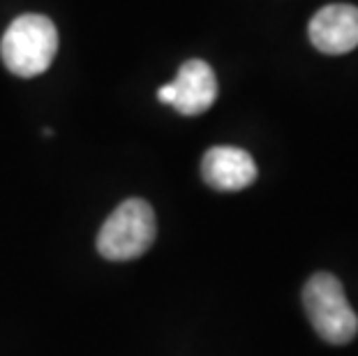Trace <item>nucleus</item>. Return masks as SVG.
I'll return each mask as SVG.
<instances>
[{"label": "nucleus", "instance_id": "nucleus-1", "mask_svg": "<svg viewBox=\"0 0 358 356\" xmlns=\"http://www.w3.org/2000/svg\"><path fill=\"white\" fill-rule=\"evenodd\" d=\"M58 51V30L44 14H21L0 40L5 67L17 77H37L47 72Z\"/></svg>", "mask_w": 358, "mask_h": 356}, {"label": "nucleus", "instance_id": "nucleus-2", "mask_svg": "<svg viewBox=\"0 0 358 356\" xmlns=\"http://www.w3.org/2000/svg\"><path fill=\"white\" fill-rule=\"evenodd\" d=\"M303 308L312 329L331 345L352 343L358 333V317L349 306L345 287L331 273H315L303 290Z\"/></svg>", "mask_w": 358, "mask_h": 356}, {"label": "nucleus", "instance_id": "nucleus-3", "mask_svg": "<svg viewBox=\"0 0 358 356\" xmlns=\"http://www.w3.org/2000/svg\"><path fill=\"white\" fill-rule=\"evenodd\" d=\"M157 222L148 201L127 199L104 220L97 252L109 262H129L146 255L155 241Z\"/></svg>", "mask_w": 358, "mask_h": 356}, {"label": "nucleus", "instance_id": "nucleus-4", "mask_svg": "<svg viewBox=\"0 0 358 356\" xmlns=\"http://www.w3.org/2000/svg\"><path fill=\"white\" fill-rule=\"evenodd\" d=\"M217 97V79L206 60L192 58L178 67L176 79L157 90V100L171 104L182 116H199L208 111Z\"/></svg>", "mask_w": 358, "mask_h": 356}, {"label": "nucleus", "instance_id": "nucleus-5", "mask_svg": "<svg viewBox=\"0 0 358 356\" xmlns=\"http://www.w3.org/2000/svg\"><path fill=\"white\" fill-rule=\"evenodd\" d=\"M310 42L329 56L349 54L358 47V7L326 5L310 21Z\"/></svg>", "mask_w": 358, "mask_h": 356}, {"label": "nucleus", "instance_id": "nucleus-6", "mask_svg": "<svg viewBox=\"0 0 358 356\" xmlns=\"http://www.w3.org/2000/svg\"><path fill=\"white\" fill-rule=\"evenodd\" d=\"M201 176L210 187L222 192H236L252 185L257 164L252 155L236 146H213L201 160Z\"/></svg>", "mask_w": 358, "mask_h": 356}]
</instances>
